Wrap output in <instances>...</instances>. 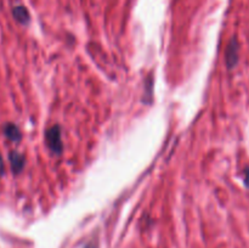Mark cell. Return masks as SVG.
I'll list each match as a JSON object with an SVG mask.
<instances>
[{"label":"cell","mask_w":249,"mask_h":248,"mask_svg":"<svg viewBox=\"0 0 249 248\" xmlns=\"http://www.w3.org/2000/svg\"><path fill=\"white\" fill-rule=\"evenodd\" d=\"M2 133L4 135L9 139L12 142H18L22 139L21 130L18 129V126L14 123H6L2 126Z\"/></svg>","instance_id":"4"},{"label":"cell","mask_w":249,"mask_h":248,"mask_svg":"<svg viewBox=\"0 0 249 248\" xmlns=\"http://www.w3.org/2000/svg\"><path fill=\"white\" fill-rule=\"evenodd\" d=\"M45 140L48 147L53 153H61V151H62V136H61L60 126L53 125L49 128L45 133Z\"/></svg>","instance_id":"1"},{"label":"cell","mask_w":249,"mask_h":248,"mask_svg":"<svg viewBox=\"0 0 249 248\" xmlns=\"http://www.w3.org/2000/svg\"><path fill=\"white\" fill-rule=\"evenodd\" d=\"M9 160L10 165H11V169L15 174H18L21 173V170L24 168V163H26V159H24V156L21 155V153L16 152V151H12L9 155Z\"/></svg>","instance_id":"3"},{"label":"cell","mask_w":249,"mask_h":248,"mask_svg":"<svg viewBox=\"0 0 249 248\" xmlns=\"http://www.w3.org/2000/svg\"><path fill=\"white\" fill-rule=\"evenodd\" d=\"M245 184L246 186L249 187V168L245 170Z\"/></svg>","instance_id":"6"},{"label":"cell","mask_w":249,"mask_h":248,"mask_svg":"<svg viewBox=\"0 0 249 248\" xmlns=\"http://www.w3.org/2000/svg\"><path fill=\"white\" fill-rule=\"evenodd\" d=\"M5 173V165H4V160H2L1 155H0V175H4Z\"/></svg>","instance_id":"7"},{"label":"cell","mask_w":249,"mask_h":248,"mask_svg":"<svg viewBox=\"0 0 249 248\" xmlns=\"http://www.w3.org/2000/svg\"><path fill=\"white\" fill-rule=\"evenodd\" d=\"M12 16L21 24H28L29 21H31L29 11L23 5H16V6H14V9H12Z\"/></svg>","instance_id":"5"},{"label":"cell","mask_w":249,"mask_h":248,"mask_svg":"<svg viewBox=\"0 0 249 248\" xmlns=\"http://www.w3.org/2000/svg\"><path fill=\"white\" fill-rule=\"evenodd\" d=\"M238 53H240V45L237 39H231L226 49V65L229 68H233L238 62Z\"/></svg>","instance_id":"2"}]
</instances>
